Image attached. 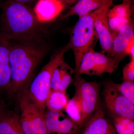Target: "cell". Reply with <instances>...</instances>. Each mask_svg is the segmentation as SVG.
I'll use <instances>...</instances> for the list:
<instances>
[{"instance_id": "1", "label": "cell", "mask_w": 134, "mask_h": 134, "mask_svg": "<svg viewBox=\"0 0 134 134\" xmlns=\"http://www.w3.org/2000/svg\"><path fill=\"white\" fill-rule=\"evenodd\" d=\"M8 41L10 79L8 92L13 96L28 89L48 47L41 38L24 37Z\"/></svg>"}, {"instance_id": "2", "label": "cell", "mask_w": 134, "mask_h": 134, "mask_svg": "<svg viewBox=\"0 0 134 134\" xmlns=\"http://www.w3.org/2000/svg\"><path fill=\"white\" fill-rule=\"evenodd\" d=\"M1 35L7 40L35 37L44 38L43 24L36 19L33 10L26 4L7 0L2 7Z\"/></svg>"}, {"instance_id": "3", "label": "cell", "mask_w": 134, "mask_h": 134, "mask_svg": "<svg viewBox=\"0 0 134 134\" xmlns=\"http://www.w3.org/2000/svg\"><path fill=\"white\" fill-rule=\"evenodd\" d=\"M68 44L60 48L51 56L50 60L33 79L24 93L37 107L44 115L46 102L50 91V82L54 70L63 60L66 53L70 50Z\"/></svg>"}, {"instance_id": "4", "label": "cell", "mask_w": 134, "mask_h": 134, "mask_svg": "<svg viewBox=\"0 0 134 134\" xmlns=\"http://www.w3.org/2000/svg\"><path fill=\"white\" fill-rule=\"evenodd\" d=\"M97 36L91 13L79 18L71 32L69 44L74 53V73H77L84 55L96 44Z\"/></svg>"}, {"instance_id": "5", "label": "cell", "mask_w": 134, "mask_h": 134, "mask_svg": "<svg viewBox=\"0 0 134 134\" xmlns=\"http://www.w3.org/2000/svg\"><path fill=\"white\" fill-rule=\"evenodd\" d=\"M73 83L75 88V95L79 99L86 122L100 104L99 93L100 84L96 81H86L81 75L74 73Z\"/></svg>"}, {"instance_id": "6", "label": "cell", "mask_w": 134, "mask_h": 134, "mask_svg": "<svg viewBox=\"0 0 134 134\" xmlns=\"http://www.w3.org/2000/svg\"><path fill=\"white\" fill-rule=\"evenodd\" d=\"M20 119L24 134H50L46 126L44 115L34 103L19 94Z\"/></svg>"}, {"instance_id": "7", "label": "cell", "mask_w": 134, "mask_h": 134, "mask_svg": "<svg viewBox=\"0 0 134 134\" xmlns=\"http://www.w3.org/2000/svg\"><path fill=\"white\" fill-rule=\"evenodd\" d=\"M120 63L112 57L91 48L84 55L77 74L97 76H101L104 73L112 74Z\"/></svg>"}, {"instance_id": "8", "label": "cell", "mask_w": 134, "mask_h": 134, "mask_svg": "<svg viewBox=\"0 0 134 134\" xmlns=\"http://www.w3.org/2000/svg\"><path fill=\"white\" fill-rule=\"evenodd\" d=\"M103 96L106 108L113 117H123L134 119V105L120 93L115 83L105 85Z\"/></svg>"}, {"instance_id": "9", "label": "cell", "mask_w": 134, "mask_h": 134, "mask_svg": "<svg viewBox=\"0 0 134 134\" xmlns=\"http://www.w3.org/2000/svg\"><path fill=\"white\" fill-rule=\"evenodd\" d=\"M113 1L103 5L91 12L93 18L94 28L99 40L101 52L111 57L113 38L110 32L108 21V13Z\"/></svg>"}, {"instance_id": "10", "label": "cell", "mask_w": 134, "mask_h": 134, "mask_svg": "<svg viewBox=\"0 0 134 134\" xmlns=\"http://www.w3.org/2000/svg\"><path fill=\"white\" fill-rule=\"evenodd\" d=\"M44 117L50 134H79L83 130L62 111L47 109Z\"/></svg>"}, {"instance_id": "11", "label": "cell", "mask_w": 134, "mask_h": 134, "mask_svg": "<svg viewBox=\"0 0 134 134\" xmlns=\"http://www.w3.org/2000/svg\"><path fill=\"white\" fill-rule=\"evenodd\" d=\"M133 0H122L110 8L108 13V25L113 39L123 26L133 22Z\"/></svg>"}, {"instance_id": "12", "label": "cell", "mask_w": 134, "mask_h": 134, "mask_svg": "<svg viewBox=\"0 0 134 134\" xmlns=\"http://www.w3.org/2000/svg\"><path fill=\"white\" fill-rule=\"evenodd\" d=\"M66 8L60 0H39L33 11L37 20L43 24L56 19Z\"/></svg>"}, {"instance_id": "13", "label": "cell", "mask_w": 134, "mask_h": 134, "mask_svg": "<svg viewBox=\"0 0 134 134\" xmlns=\"http://www.w3.org/2000/svg\"><path fill=\"white\" fill-rule=\"evenodd\" d=\"M82 131V134H117L114 125L105 117L100 104Z\"/></svg>"}, {"instance_id": "14", "label": "cell", "mask_w": 134, "mask_h": 134, "mask_svg": "<svg viewBox=\"0 0 134 134\" xmlns=\"http://www.w3.org/2000/svg\"><path fill=\"white\" fill-rule=\"evenodd\" d=\"M134 38V29L133 22L129 24L120 30L113 38L111 57L119 62L127 56L126 51L128 45Z\"/></svg>"}, {"instance_id": "15", "label": "cell", "mask_w": 134, "mask_h": 134, "mask_svg": "<svg viewBox=\"0 0 134 134\" xmlns=\"http://www.w3.org/2000/svg\"><path fill=\"white\" fill-rule=\"evenodd\" d=\"M10 79L8 41L2 37L0 39V92H8Z\"/></svg>"}, {"instance_id": "16", "label": "cell", "mask_w": 134, "mask_h": 134, "mask_svg": "<svg viewBox=\"0 0 134 134\" xmlns=\"http://www.w3.org/2000/svg\"><path fill=\"white\" fill-rule=\"evenodd\" d=\"M114 0H79L77 2L69 8L68 12L60 16L59 19H66L74 15L79 18L90 14L103 5Z\"/></svg>"}, {"instance_id": "17", "label": "cell", "mask_w": 134, "mask_h": 134, "mask_svg": "<svg viewBox=\"0 0 134 134\" xmlns=\"http://www.w3.org/2000/svg\"><path fill=\"white\" fill-rule=\"evenodd\" d=\"M0 134H24L16 113L7 110L0 117Z\"/></svg>"}, {"instance_id": "18", "label": "cell", "mask_w": 134, "mask_h": 134, "mask_svg": "<svg viewBox=\"0 0 134 134\" xmlns=\"http://www.w3.org/2000/svg\"><path fill=\"white\" fill-rule=\"evenodd\" d=\"M68 116L82 129L87 122L85 121L79 99L75 95L68 102L65 110Z\"/></svg>"}, {"instance_id": "19", "label": "cell", "mask_w": 134, "mask_h": 134, "mask_svg": "<svg viewBox=\"0 0 134 134\" xmlns=\"http://www.w3.org/2000/svg\"><path fill=\"white\" fill-rule=\"evenodd\" d=\"M66 93L59 90L50 91L46 102V110L62 111L65 110L69 101Z\"/></svg>"}, {"instance_id": "20", "label": "cell", "mask_w": 134, "mask_h": 134, "mask_svg": "<svg viewBox=\"0 0 134 134\" xmlns=\"http://www.w3.org/2000/svg\"><path fill=\"white\" fill-rule=\"evenodd\" d=\"M113 118L117 134H134V119L120 116Z\"/></svg>"}, {"instance_id": "21", "label": "cell", "mask_w": 134, "mask_h": 134, "mask_svg": "<svg viewBox=\"0 0 134 134\" xmlns=\"http://www.w3.org/2000/svg\"><path fill=\"white\" fill-rule=\"evenodd\" d=\"M74 73V69H73L63 60L62 62V70L59 85V90L66 93L68 87L72 82V76Z\"/></svg>"}, {"instance_id": "22", "label": "cell", "mask_w": 134, "mask_h": 134, "mask_svg": "<svg viewBox=\"0 0 134 134\" xmlns=\"http://www.w3.org/2000/svg\"><path fill=\"white\" fill-rule=\"evenodd\" d=\"M115 85L120 93L134 105V82L123 81Z\"/></svg>"}, {"instance_id": "23", "label": "cell", "mask_w": 134, "mask_h": 134, "mask_svg": "<svg viewBox=\"0 0 134 134\" xmlns=\"http://www.w3.org/2000/svg\"><path fill=\"white\" fill-rule=\"evenodd\" d=\"M64 60H63L54 70L50 82V91L59 90V85L62 70V62Z\"/></svg>"}, {"instance_id": "24", "label": "cell", "mask_w": 134, "mask_h": 134, "mask_svg": "<svg viewBox=\"0 0 134 134\" xmlns=\"http://www.w3.org/2000/svg\"><path fill=\"white\" fill-rule=\"evenodd\" d=\"M122 81L134 82V60H130L122 70Z\"/></svg>"}, {"instance_id": "25", "label": "cell", "mask_w": 134, "mask_h": 134, "mask_svg": "<svg viewBox=\"0 0 134 134\" xmlns=\"http://www.w3.org/2000/svg\"><path fill=\"white\" fill-rule=\"evenodd\" d=\"M7 106L5 101L0 97V117L7 111Z\"/></svg>"}, {"instance_id": "26", "label": "cell", "mask_w": 134, "mask_h": 134, "mask_svg": "<svg viewBox=\"0 0 134 134\" xmlns=\"http://www.w3.org/2000/svg\"><path fill=\"white\" fill-rule=\"evenodd\" d=\"M65 5L66 8L72 7L79 0H60Z\"/></svg>"}, {"instance_id": "27", "label": "cell", "mask_w": 134, "mask_h": 134, "mask_svg": "<svg viewBox=\"0 0 134 134\" xmlns=\"http://www.w3.org/2000/svg\"><path fill=\"white\" fill-rule=\"evenodd\" d=\"M12 1L16 2L26 4V3L32 2L35 1V0H12Z\"/></svg>"}, {"instance_id": "28", "label": "cell", "mask_w": 134, "mask_h": 134, "mask_svg": "<svg viewBox=\"0 0 134 134\" xmlns=\"http://www.w3.org/2000/svg\"><path fill=\"white\" fill-rule=\"evenodd\" d=\"M2 37L1 35V26H0V39L2 38Z\"/></svg>"}, {"instance_id": "29", "label": "cell", "mask_w": 134, "mask_h": 134, "mask_svg": "<svg viewBox=\"0 0 134 134\" xmlns=\"http://www.w3.org/2000/svg\"><path fill=\"white\" fill-rule=\"evenodd\" d=\"M1 2H0V6H1Z\"/></svg>"}]
</instances>
